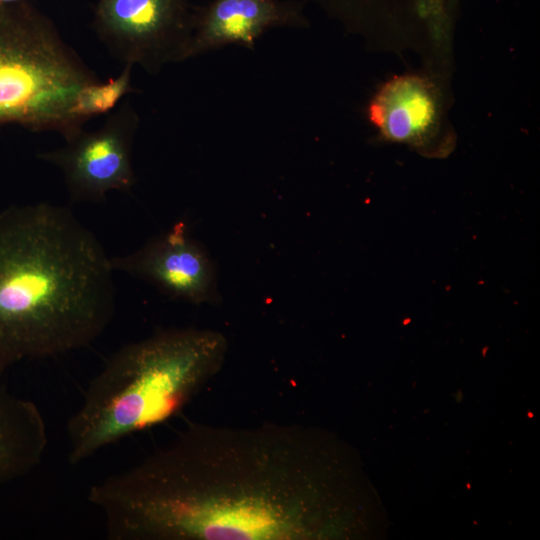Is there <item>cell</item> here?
<instances>
[{"mask_svg":"<svg viewBox=\"0 0 540 540\" xmlns=\"http://www.w3.org/2000/svg\"><path fill=\"white\" fill-rule=\"evenodd\" d=\"M323 456L295 423L191 424L88 500L111 540L315 539L335 528Z\"/></svg>","mask_w":540,"mask_h":540,"instance_id":"cell-1","label":"cell"},{"mask_svg":"<svg viewBox=\"0 0 540 540\" xmlns=\"http://www.w3.org/2000/svg\"><path fill=\"white\" fill-rule=\"evenodd\" d=\"M111 257L67 207L0 212V379L14 364L87 347L116 302Z\"/></svg>","mask_w":540,"mask_h":540,"instance_id":"cell-2","label":"cell"},{"mask_svg":"<svg viewBox=\"0 0 540 540\" xmlns=\"http://www.w3.org/2000/svg\"><path fill=\"white\" fill-rule=\"evenodd\" d=\"M227 348L220 332L195 328L159 330L119 348L67 422L69 462L176 415L220 371Z\"/></svg>","mask_w":540,"mask_h":540,"instance_id":"cell-3","label":"cell"},{"mask_svg":"<svg viewBox=\"0 0 540 540\" xmlns=\"http://www.w3.org/2000/svg\"><path fill=\"white\" fill-rule=\"evenodd\" d=\"M98 81L45 13L27 1L0 5V125L68 140L84 125L73 114L78 93Z\"/></svg>","mask_w":540,"mask_h":540,"instance_id":"cell-4","label":"cell"},{"mask_svg":"<svg viewBox=\"0 0 540 540\" xmlns=\"http://www.w3.org/2000/svg\"><path fill=\"white\" fill-rule=\"evenodd\" d=\"M194 10L189 0H97L92 27L123 65L155 73L184 60Z\"/></svg>","mask_w":540,"mask_h":540,"instance_id":"cell-5","label":"cell"},{"mask_svg":"<svg viewBox=\"0 0 540 540\" xmlns=\"http://www.w3.org/2000/svg\"><path fill=\"white\" fill-rule=\"evenodd\" d=\"M139 116L129 101L109 112L103 125L80 130L61 148L38 154L60 169L73 203L102 202L110 191H129L136 183L132 147Z\"/></svg>","mask_w":540,"mask_h":540,"instance_id":"cell-6","label":"cell"},{"mask_svg":"<svg viewBox=\"0 0 540 540\" xmlns=\"http://www.w3.org/2000/svg\"><path fill=\"white\" fill-rule=\"evenodd\" d=\"M114 271L149 282L166 295L200 305L218 299L213 263L183 221L148 240L138 250L111 257Z\"/></svg>","mask_w":540,"mask_h":540,"instance_id":"cell-7","label":"cell"},{"mask_svg":"<svg viewBox=\"0 0 540 540\" xmlns=\"http://www.w3.org/2000/svg\"><path fill=\"white\" fill-rule=\"evenodd\" d=\"M305 23L302 4L294 0H213L194 10L184 60L227 44L252 48L268 29Z\"/></svg>","mask_w":540,"mask_h":540,"instance_id":"cell-8","label":"cell"},{"mask_svg":"<svg viewBox=\"0 0 540 540\" xmlns=\"http://www.w3.org/2000/svg\"><path fill=\"white\" fill-rule=\"evenodd\" d=\"M368 117L386 140L424 152L440 150V93L426 77L402 75L386 82L369 103Z\"/></svg>","mask_w":540,"mask_h":540,"instance_id":"cell-9","label":"cell"},{"mask_svg":"<svg viewBox=\"0 0 540 540\" xmlns=\"http://www.w3.org/2000/svg\"><path fill=\"white\" fill-rule=\"evenodd\" d=\"M47 444V426L38 406L0 381V486L33 471Z\"/></svg>","mask_w":540,"mask_h":540,"instance_id":"cell-10","label":"cell"},{"mask_svg":"<svg viewBox=\"0 0 540 540\" xmlns=\"http://www.w3.org/2000/svg\"><path fill=\"white\" fill-rule=\"evenodd\" d=\"M339 15L354 20L387 16L397 8L424 19L442 18L450 12L453 0H318Z\"/></svg>","mask_w":540,"mask_h":540,"instance_id":"cell-11","label":"cell"},{"mask_svg":"<svg viewBox=\"0 0 540 540\" xmlns=\"http://www.w3.org/2000/svg\"><path fill=\"white\" fill-rule=\"evenodd\" d=\"M132 68V65L125 64L118 76L84 86L75 101V117L85 124L93 117L114 110L127 94L135 91L131 84Z\"/></svg>","mask_w":540,"mask_h":540,"instance_id":"cell-12","label":"cell"},{"mask_svg":"<svg viewBox=\"0 0 540 540\" xmlns=\"http://www.w3.org/2000/svg\"><path fill=\"white\" fill-rule=\"evenodd\" d=\"M27 0H0V5L14 4L19 2H24Z\"/></svg>","mask_w":540,"mask_h":540,"instance_id":"cell-13","label":"cell"}]
</instances>
